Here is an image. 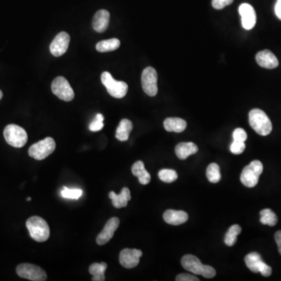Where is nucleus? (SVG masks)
<instances>
[{
    "instance_id": "nucleus-1",
    "label": "nucleus",
    "mask_w": 281,
    "mask_h": 281,
    "mask_svg": "<svg viewBox=\"0 0 281 281\" xmlns=\"http://www.w3.org/2000/svg\"><path fill=\"white\" fill-rule=\"evenodd\" d=\"M31 238L38 242H45L47 241L50 236V229L47 222L38 216L30 217L26 222Z\"/></svg>"
},
{
    "instance_id": "nucleus-2",
    "label": "nucleus",
    "mask_w": 281,
    "mask_h": 281,
    "mask_svg": "<svg viewBox=\"0 0 281 281\" xmlns=\"http://www.w3.org/2000/svg\"><path fill=\"white\" fill-rule=\"evenodd\" d=\"M181 265L186 270L194 274L202 275L206 278L216 276V269L210 265H203L199 258L193 255H186L181 258Z\"/></svg>"
},
{
    "instance_id": "nucleus-3",
    "label": "nucleus",
    "mask_w": 281,
    "mask_h": 281,
    "mask_svg": "<svg viewBox=\"0 0 281 281\" xmlns=\"http://www.w3.org/2000/svg\"><path fill=\"white\" fill-rule=\"evenodd\" d=\"M249 124L252 129L262 136L269 135L272 130V123L265 113L259 109H253L248 114Z\"/></svg>"
},
{
    "instance_id": "nucleus-4",
    "label": "nucleus",
    "mask_w": 281,
    "mask_h": 281,
    "mask_svg": "<svg viewBox=\"0 0 281 281\" xmlns=\"http://www.w3.org/2000/svg\"><path fill=\"white\" fill-rule=\"evenodd\" d=\"M6 142L14 148H22L26 145L28 137L26 131L16 124H9L4 131Z\"/></svg>"
},
{
    "instance_id": "nucleus-5",
    "label": "nucleus",
    "mask_w": 281,
    "mask_h": 281,
    "mask_svg": "<svg viewBox=\"0 0 281 281\" xmlns=\"http://www.w3.org/2000/svg\"><path fill=\"white\" fill-rule=\"evenodd\" d=\"M101 80L103 85L107 87L109 94L114 98H124L128 93V84L124 81L116 80L109 72H103L102 73Z\"/></svg>"
},
{
    "instance_id": "nucleus-6",
    "label": "nucleus",
    "mask_w": 281,
    "mask_h": 281,
    "mask_svg": "<svg viewBox=\"0 0 281 281\" xmlns=\"http://www.w3.org/2000/svg\"><path fill=\"white\" fill-rule=\"evenodd\" d=\"M56 149V142L53 138L48 137L34 144L29 148L28 154L37 160H42L47 158Z\"/></svg>"
},
{
    "instance_id": "nucleus-7",
    "label": "nucleus",
    "mask_w": 281,
    "mask_h": 281,
    "mask_svg": "<svg viewBox=\"0 0 281 281\" xmlns=\"http://www.w3.org/2000/svg\"><path fill=\"white\" fill-rule=\"evenodd\" d=\"M263 171L262 162L254 160L243 169L241 175V181L248 188H254L257 185L259 176Z\"/></svg>"
},
{
    "instance_id": "nucleus-8",
    "label": "nucleus",
    "mask_w": 281,
    "mask_h": 281,
    "mask_svg": "<svg viewBox=\"0 0 281 281\" xmlns=\"http://www.w3.org/2000/svg\"><path fill=\"white\" fill-rule=\"evenodd\" d=\"M16 270L18 276L29 280L45 281L47 279L46 271L39 265L30 263L20 264Z\"/></svg>"
},
{
    "instance_id": "nucleus-9",
    "label": "nucleus",
    "mask_w": 281,
    "mask_h": 281,
    "mask_svg": "<svg viewBox=\"0 0 281 281\" xmlns=\"http://www.w3.org/2000/svg\"><path fill=\"white\" fill-rule=\"evenodd\" d=\"M51 88L53 94L63 101L70 102L74 98V91L64 77H56L52 83Z\"/></svg>"
},
{
    "instance_id": "nucleus-10",
    "label": "nucleus",
    "mask_w": 281,
    "mask_h": 281,
    "mask_svg": "<svg viewBox=\"0 0 281 281\" xmlns=\"http://www.w3.org/2000/svg\"><path fill=\"white\" fill-rule=\"evenodd\" d=\"M157 72L152 66H148L142 72V86L148 96L153 97L158 93Z\"/></svg>"
},
{
    "instance_id": "nucleus-11",
    "label": "nucleus",
    "mask_w": 281,
    "mask_h": 281,
    "mask_svg": "<svg viewBox=\"0 0 281 281\" xmlns=\"http://www.w3.org/2000/svg\"><path fill=\"white\" fill-rule=\"evenodd\" d=\"M70 41V35L66 32H62L58 34L50 44V53L56 57L63 56L68 49Z\"/></svg>"
},
{
    "instance_id": "nucleus-12",
    "label": "nucleus",
    "mask_w": 281,
    "mask_h": 281,
    "mask_svg": "<svg viewBox=\"0 0 281 281\" xmlns=\"http://www.w3.org/2000/svg\"><path fill=\"white\" fill-rule=\"evenodd\" d=\"M143 253L139 249L135 248H125L122 250L120 254V262L121 265L127 269H132L136 267L139 263L140 258Z\"/></svg>"
},
{
    "instance_id": "nucleus-13",
    "label": "nucleus",
    "mask_w": 281,
    "mask_h": 281,
    "mask_svg": "<svg viewBox=\"0 0 281 281\" xmlns=\"http://www.w3.org/2000/svg\"><path fill=\"white\" fill-rule=\"evenodd\" d=\"M120 225V220L117 217L110 219L106 224L104 229L96 238V242L99 245H106L114 237V233Z\"/></svg>"
},
{
    "instance_id": "nucleus-14",
    "label": "nucleus",
    "mask_w": 281,
    "mask_h": 281,
    "mask_svg": "<svg viewBox=\"0 0 281 281\" xmlns=\"http://www.w3.org/2000/svg\"><path fill=\"white\" fill-rule=\"evenodd\" d=\"M240 15L241 17V23L245 30H251L256 24V14L253 7L248 4H242L239 7Z\"/></svg>"
},
{
    "instance_id": "nucleus-15",
    "label": "nucleus",
    "mask_w": 281,
    "mask_h": 281,
    "mask_svg": "<svg viewBox=\"0 0 281 281\" xmlns=\"http://www.w3.org/2000/svg\"><path fill=\"white\" fill-rule=\"evenodd\" d=\"M255 60L259 66L265 69H274L279 65L277 58L269 50L258 52L255 56Z\"/></svg>"
},
{
    "instance_id": "nucleus-16",
    "label": "nucleus",
    "mask_w": 281,
    "mask_h": 281,
    "mask_svg": "<svg viewBox=\"0 0 281 281\" xmlns=\"http://www.w3.org/2000/svg\"><path fill=\"white\" fill-rule=\"evenodd\" d=\"M110 13L106 10H100L97 11L93 18V29L99 33L105 32L110 24Z\"/></svg>"
},
{
    "instance_id": "nucleus-17",
    "label": "nucleus",
    "mask_w": 281,
    "mask_h": 281,
    "mask_svg": "<svg viewBox=\"0 0 281 281\" xmlns=\"http://www.w3.org/2000/svg\"><path fill=\"white\" fill-rule=\"evenodd\" d=\"M163 219L170 225H180L188 221L189 214L182 210H168L163 213Z\"/></svg>"
},
{
    "instance_id": "nucleus-18",
    "label": "nucleus",
    "mask_w": 281,
    "mask_h": 281,
    "mask_svg": "<svg viewBox=\"0 0 281 281\" xmlns=\"http://www.w3.org/2000/svg\"><path fill=\"white\" fill-rule=\"evenodd\" d=\"M109 196L112 199L113 206L117 209L126 207L131 199V192L128 188H124L119 195L116 194L114 192H110Z\"/></svg>"
},
{
    "instance_id": "nucleus-19",
    "label": "nucleus",
    "mask_w": 281,
    "mask_h": 281,
    "mask_svg": "<svg viewBox=\"0 0 281 281\" xmlns=\"http://www.w3.org/2000/svg\"><path fill=\"white\" fill-rule=\"evenodd\" d=\"M199 148L193 142H181L176 145L175 148V152L177 157L180 159H187L189 156L197 153Z\"/></svg>"
},
{
    "instance_id": "nucleus-20",
    "label": "nucleus",
    "mask_w": 281,
    "mask_h": 281,
    "mask_svg": "<svg viewBox=\"0 0 281 281\" xmlns=\"http://www.w3.org/2000/svg\"><path fill=\"white\" fill-rule=\"evenodd\" d=\"M133 174L138 178V181L141 184L146 185L150 182L151 175L147 171L145 168V164L142 161H137L134 163L131 168Z\"/></svg>"
},
{
    "instance_id": "nucleus-21",
    "label": "nucleus",
    "mask_w": 281,
    "mask_h": 281,
    "mask_svg": "<svg viewBox=\"0 0 281 281\" xmlns=\"http://www.w3.org/2000/svg\"><path fill=\"white\" fill-rule=\"evenodd\" d=\"M164 128L169 132L181 133L187 128V123L178 117H169L163 123Z\"/></svg>"
},
{
    "instance_id": "nucleus-22",
    "label": "nucleus",
    "mask_w": 281,
    "mask_h": 281,
    "mask_svg": "<svg viewBox=\"0 0 281 281\" xmlns=\"http://www.w3.org/2000/svg\"><path fill=\"white\" fill-rule=\"evenodd\" d=\"M133 124L128 119H123L120 122L116 131V138L121 142H126L129 138L130 133L132 131Z\"/></svg>"
},
{
    "instance_id": "nucleus-23",
    "label": "nucleus",
    "mask_w": 281,
    "mask_h": 281,
    "mask_svg": "<svg viewBox=\"0 0 281 281\" xmlns=\"http://www.w3.org/2000/svg\"><path fill=\"white\" fill-rule=\"evenodd\" d=\"M107 269V264L106 262H95L91 264L89 267V272L92 275V281L105 280V272Z\"/></svg>"
},
{
    "instance_id": "nucleus-24",
    "label": "nucleus",
    "mask_w": 281,
    "mask_h": 281,
    "mask_svg": "<svg viewBox=\"0 0 281 281\" xmlns=\"http://www.w3.org/2000/svg\"><path fill=\"white\" fill-rule=\"evenodd\" d=\"M120 46H121V42L119 39H110L98 42L96 45V50L100 53H107V52L117 50Z\"/></svg>"
},
{
    "instance_id": "nucleus-25",
    "label": "nucleus",
    "mask_w": 281,
    "mask_h": 281,
    "mask_svg": "<svg viewBox=\"0 0 281 281\" xmlns=\"http://www.w3.org/2000/svg\"><path fill=\"white\" fill-rule=\"evenodd\" d=\"M245 262L251 272H255V273L259 272L258 269H259L261 262H262V257L257 252H251V253L248 254L245 256Z\"/></svg>"
},
{
    "instance_id": "nucleus-26",
    "label": "nucleus",
    "mask_w": 281,
    "mask_h": 281,
    "mask_svg": "<svg viewBox=\"0 0 281 281\" xmlns=\"http://www.w3.org/2000/svg\"><path fill=\"white\" fill-rule=\"evenodd\" d=\"M277 221L276 213L270 209H265L260 212V222L264 225L273 227L277 224Z\"/></svg>"
},
{
    "instance_id": "nucleus-27",
    "label": "nucleus",
    "mask_w": 281,
    "mask_h": 281,
    "mask_svg": "<svg viewBox=\"0 0 281 281\" xmlns=\"http://www.w3.org/2000/svg\"><path fill=\"white\" fill-rule=\"evenodd\" d=\"M241 227L238 224H234L229 228L228 231L225 235L224 242L227 246H233L237 242L238 234H241Z\"/></svg>"
},
{
    "instance_id": "nucleus-28",
    "label": "nucleus",
    "mask_w": 281,
    "mask_h": 281,
    "mask_svg": "<svg viewBox=\"0 0 281 281\" xmlns=\"http://www.w3.org/2000/svg\"><path fill=\"white\" fill-rule=\"evenodd\" d=\"M206 176H207L209 181L211 183H218L221 179L220 166L214 162L209 165L208 168L206 169Z\"/></svg>"
},
{
    "instance_id": "nucleus-29",
    "label": "nucleus",
    "mask_w": 281,
    "mask_h": 281,
    "mask_svg": "<svg viewBox=\"0 0 281 281\" xmlns=\"http://www.w3.org/2000/svg\"><path fill=\"white\" fill-rule=\"evenodd\" d=\"M177 177L178 175L173 169H162L159 172V178L165 183H173Z\"/></svg>"
},
{
    "instance_id": "nucleus-30",
    "label": "nucleus",
    "mask_w": 281,
    "mask_h": 281,
    "mask_svg": "<svg viewBox=\"0 0 281 281\" xmlns=\"http://www.w3.org/2000/svg\"><path fill=\"white\" fill-rule=\"evenodd\" d=\"M61 196L65 199H78L82 196V191L80 189H70L63 187L61 192Z\"/></svg>"
},
{
    "instance_id": "nucleus-31",
    "label": "nucleus",
    "mask_w": 281,
    "mask_h": 281,
    "mask_svg": "<svg viewBox=\"0 0 281 281\" xmlns=\"http://www.w3.org/2000/svg\"><path fill=\"white\" fill-rule=\"evenodd\" d=\"M103 121H104V117H103V114H97V115L96 116V117H95L94 121L90 124V131H93V132L101 131V130L103 129V127H104Z\"/></svg>"
},
{
    "instance_id": "nucleus-32",
    "label": "nucleus",
    "mask_w": 281,
    "mask_h": 281,
    "mask_svg": "<svg viewBox=\"0 0 281 281\" xmlns=\"http://www.w3.org/2000/svg\"><path fill=\"white\" fill-rule=\"evenodd\" d=\"M245 149V142L234 141L230 146V150L234 155H240L242 153Z\"/></svg>"
},
{
    "instance_id": "nucleus-33",
    "label": "nucleus",
    "mask_w": 281,
    "mask_h": 281,
    "mask_svg": "<svg viewBox=\"0 0 281 281\" xmlns=\"http://www.w3.org/2000/svg\"><path fill=\"white\" fill-rule=\"evenodd\" d=\"M248 138L246 131L242 128H237L233 132V139L238 142H245Z\"/></svg>"
},
{
    "instance_id": "nucleus-34",
    "label": "nucleus",
    "mask_w": 281,
    "mask_h": 281,
    "mask_svg": "<svg viewBox=\"0 0 281 281\" xmlns=\"http://www.w3.org/2000/svg\"><path fill=\"white\" fill-rule=\"evenodd\" d=\"M233 2L234 0H213L212 5L216 10H222L224 9V7L231 5Z\"/></svg>"
},
{
    "instance_id": "nucleus-35",
    "label": "nucleus",
    "mask_w": 281,
    "mask_h": 281,
    "mask_svg": "<svg viewBox=\"0 0 281 281\" xmlns=\"http://www.w3.org/2000/svg\"><path fill=\"white\" fill-rule=\"evenodd\" d=\"M258 271L264 276H269L272 274V268L269 265H268L267 264H265L263 261L261 262Z\"/></svg>"
},
{
    "instance_id": "nucleus-36",
    "label": "nucleus",
    "mask_w": 281,
    "mask_h": 281,
    "mask_svg": "<svg viewBox=\"0 0 281 281\" xmlns=\"http://www.w3.org/2000/svg\"><path fill=\"white\" fill-rule=\"evenodd\" d=\"M176 281H199V279L194 275L181 273L176 277Z\"/></svg>"
},
{
    "instance_id": "nucleus-37",
    "label": "nucleus",
    "mask_w": 281,
    "mask_h": 281,
    "mask_svg": "<svg viewBox=\"0 0 281 281\" xmlns=\"http://www.w3.org/2000/svg\"><path fill=\"white\" fill-rule=\"evenodd\" d=\"M274 10L276 17L281 21V0H276Z\"/></svg>"
},
{
    "instance_id": "nucleus-38",
    "label": "nucleus",
    "mask_w": 281,
    "mask_h": 281,
    "mask_svg": "<svg viewBox=\"0 0 281 281\" xmlns=\"http://www.w3.org/2000/svg\"><path fill=\"white\" fill-rule=\"evenodd\" d=\"M275 240H276V244H277L278 251L281 255V231H277L275 234Z\"/></svg>"
},
{
    "instance_id": "nucleus-39",
    "label": "nucleus",
    "mask_w": 281,
    "mask_h": 281,
    "mask_svg": "<svg viewBox=\"0 0 281 281\" xmlns=\"http://www.w3.org/2000/svg\"><path fill=\"white\" fill-rule=\"evenodd\" d=\"M3 96H4V94H3V91L0 90V100H2Z\"/></svg>"
},
{
    "instance_id": "nucleus-40",
    "label": "nucleus",
    "mask_w": 281,
    "mask_h": 281,
    "mask_svg": "<svg viewBox=\"0 0 281 281\" xmlns=\"http://www.w3.org/2000/svg\"><path fill=\"white\" fill-rule=\"evenodd\" d=\"M31 200H32V199H31V198H28V199H27V201H31Z\"/></svg>"
}]
</instances>
